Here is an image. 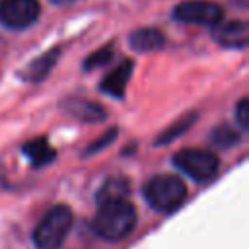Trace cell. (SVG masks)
Here are the masks:
<instances>
[{
    "label": "cell",
    "instance_id": "30bf717a",
    "mask_svg": "<svg viewBox=\"0 0 249 249\" xmlns=\"http://www.w3.org/2000/svg\"><path fill=\"white\" fill-rule=\"evenodd\" d=\"M23 154L27 156V160L35 165V167H41V165H47L54 160V148L49 144L47 138H35V140H29L27 144H23Z\"/></svg>",
    "mask_w": 249,
    "mask_h": 249
},
{
    "label": "cell",
    "instance_id": "4fadbf2b",
    "mask_svg": "<svg viewBox=\"0 0 249 249\" xmlns=\"http://www.w3.org/2000/svg\"><path fill=\"white\" fill-rule=\"evenodd\" d=\"M56 56H58V49H53V51H49L47 54H43V56H39L37 60H33V62L21 72L23 80H43V78L49 74V70L54 66Z\"/></svg>",
    "mask_w": 249,
    "mask_h": 249
},
{
    "label": "cell",
    "instance_id": "9c48e42d",
    "mask_svg": "<svg viewBox=\"0 0 249 249\" xmlns=\"http://www.w3.org/2000/svg\"><path fill=\"white\" fill-rule=\"evenodd\" d=\"M64 111L70 113L72 117H76L80 121H88V123L105 119L103 107L93 101H88V99H68L64 103Z\"/></svg>",
    "mask_w": 249,
    "mask_h": 249
},
{
    "label": "cell",
    "instance_id": "5bb4252c",
    "mask_svg": "<svg viewBox=\"0 0 249 249\" xmlns=\"http://www.w3.org/2000/svg\"><path fill=\"white\" fill-rule=\"evenodd\" d=\"M195 113L193 115H189V117H183L181 121H177V123H173L169 128H165L161 134H160V138L156 140L158 144H165V142H169V140H173V138H177L181 132H185L189 126H191V123L195 121Z\"/></svg>",
    "mask_w": 249,
    "mask_h": 249
},
{
    "label": "cell",
    "instance_id": "52a82bcc",
    "mask_svg": "<svg viewBox=\"0 0 249 249\" xmlns=\"http://www.w3.org/2000/svg\"><path fill=\"white\" fill-rule=\"evenodd\" d=\"M214 39L222 47L245 49L249 43V25L243 19H233V21L222 23L214 29Z\"/></svg>",
    "mask_w": 249,
    "mask_h": 249
},
{
    "label": "cell",
    "instance_id": "6da1fadb",
    "mask_svg": "<svg viewBox=\"0 0 249 249\" xmlns=\"http://www.w3.org/2000/svg\"><path fill=\"white\" fill-rule=\"evenodd\" d=\"M134 226H136V210L126 198L101 204L91 220V230L107 241L124 239L126 235H130Z\"/></svg>",
    "mask_w": 249,
    "mask_h": 249
},
{
    "label": "cell",
    "instance_id": "3957f363",
    "mask_svg": "<svg viewBox=\"0 0 249 249\" xmlns=\"http://www.w3.org/2000/svg\"><path fill=\"white\" fill-rule=\"evenodd\" d=\"M72 226V210L64 204L53 206L35 226L33 243L37 249H58L70 231Z\"/></svg>",
    "mask_w": 249,
    "mask_h": 249
},
{
    "label": "cell",
    "instance_id": "ba28073f",
    "mask_svg": "<svg viewBox=\"0 0 249 249\" xmlns=\"http://www.w3.org/2000/svg\"><path fill=\"white\" fill-rule=\"evenodd\" d=\"M132 74V60H123L119 66H115L99 84L101 91L113 95V97H123L124 88L128 84V78Z\"/></svg>",
    "mask_w": 249,
    "mask_h": 249
},
{
    "label": "cell",
    "instance_id": "8992f818",
    "mask_svg": "<svg viewBox=\"0 0 249 249\" xmlns=\"http://www.w3.org/2000/svg\"><path fill=\"white\" fill-rule=\"evenodd\" d=\"M41 8L37 0H0V23L10 29L29 27Z\"/></svg>",
    "mask_w": 249,
    "mask_h": 249
},
{
    "label": "cell",
    "instance_id": "5b68a950",
    "mask_svg": "<svg viewBox=\"0 0 249 249\" xmlns=\"http://www.w3.org/2000/svg\"><path fill=\"white\" fill-rule=\"evenodd\" d=\"M173 18L185 23L218 25L222 19V8L210 0H187L173 8Z\"/></svg>",
    "mask_w": 249,
    "mask_h": 249
},
{
    "label": "cell",
    "instance_id": "9a60e30c",
    "mask_svg": "<svg viewBox=\"0 0 249 249\" xmlns=\"http://www.w3.org/2000/svg\"><path fill=\"white\" fill-rule=\"evenodd\" d=\"M239 140V134L237 130H233L231 126L228 124H220L218 128L212 130V142L218 144V146H231Z\"/></svg>",
    "mask_w": 249,
    "mask_h": 249
},
{
    "label": "cell",
    "instance_id": "7a4b0ae2",
    "mask_svg": "<svg viewBox=\"0 0 249 249\" xmlns=\"http://www.w3.org/2000/svg\"><path fill=\"white\" fill-rule=\"evenodd\" d=\"M144 198L158 212H173L185 202L187 187L179 177L161 173L144 185Z\"/></svg>",
    "mask_w": 249,
    "mask_h": 249
},
{
    "label": "cell",
    "instance_id": "2e32d148",
    "mask_svg": "<svg viewBox=\"0 0 249 249\" xmlns=\"http://www.w3.org/2000/svg\"><path fill=\"white\" fill-rule=\"evenodd\" d=\"M111 56H113V49H111L109 45H105L103 49L95 51L93 54H89V56L84 60V68H86V70H91V68H97V66H101V64H107V62L111 60Z\"/></svg>",
    "mask_w": 249,
    "mask_h": 249
},
{
    "label": "cell",
    "instance_id": "7c38bea8",
    "mask_svg": "<svg viewBox=\"0 0 249 249\" xmlns=\"http://www.w3.org/2000/svg\"><path fill=\"white\" fill-rule=\"evenodd\" d=\"M128 195V181L123 177H111L107 179L99 191H97V204H107V202H115V200H124V196Z\"/></svg>",
    "mask_w": 249,
    "mask_h": 249
},
{
    "label": "cell",
    "instance_id": "277c9868",
    "mask_svg": "<svg viewBox=\"0 0 249 249\" xmlns=\"http://www.w3.org/2000/svg\"><path fill=\"white\" fill-rule=\"evenodd\" d=\"M173 165L177 169H181L185 175H189L191 179L204 183V181H210L218 173L220 160L216 154H212L208 150L187 148V150H179L173 156Z\"/></svg>",
    "mask_w": 249,
    "mask_h": 249
},
{
    "label": "cell",
    "instance_id": "8fae6325",
    "mask_svg": "<svg viewBox=\"0 0 249 249\" xmlns=\"http://www.w3.org/2000/svg\"><path fill=\"white\" fill-rule=\"evenodd\" d=\"M165 43V37L160 29L154 27H146V29H136L130 35V45L136 51H156L161 49Z\"/></svg>",
    "mask_w": 249,
    "mask_h": 249
},
{
    "label": "cell",
    "instance_id": "e0dca14e",
    "mask_svg": "<svg viewBox=\"0 0 249 249\" xmlns=\"http://www.w3.org/2000/svg\"><path fill=\"white\" fill-rule=\"evenodd\" d=\"M235 121L241 128H247L249 126V101L247 97H241L235 105Z\"/></svg>",
    "mask_w": 249,
    "mask_h": 249
},
{
    "label": "cell",
    "instance_id": "ac0fdd59",
    "mask_svg": "<svg viewBox=\"0 0 249 249\" xmlns=\"http://www.w3.org/2000/svg\"><path fill=\"white\" fill-rule=\"evenodd\" d=\"M115 134H117V128H111L109 132H105L97 142H93V144H89L88 146V150H86V154H93V152H99L101 148H105L107 144H111L113 142V138H115Z\"/></svg>",
    "mask_w": 249,
    "mask_h": 249
},
{
    "label": "cell",
    "instance_id": "d6986e66",
    "mask_svg": "<svg viewBox=\"0 0 249 249\" xmlns=\"http://www.w3.org/2000/svg\"><path fill=\"white\" fill-rule=\"evenodd\" d=\"M54 4H66V2H72V0H53Z\"/></svg>",
    "mask_w": 249,
    "mask_h": 249
}]
</instances>
